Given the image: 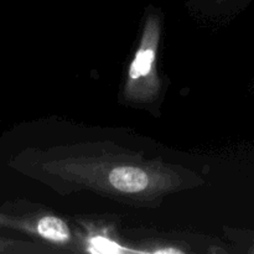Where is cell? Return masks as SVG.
Returning a JSON list of instances; mask_svg holds the SVG:
<instances>
[{"label":"cell","instance_id":"6da1fadb","mask_svg":"<svg viewBox=\"0 0 254 254\" xmlns=\"http://www.w3.org/2000/svg\"><path fill=\"white\" fill-rule=\"evenodd\" d=\"M49 168L56 190L89 189L136 203L155 201L188 184L178 169L104 144L54 148Z\"/></svg>","mask_w":254,"mask_h":254},{"label":"cell","instance_id":"7a4b0ae2","mask_svg":"<svg viewBox=\"0 0 254 254\" xmlns=\"http://www.w3.org/2000/svg\"><path fill=\"white\" fill-rule=\"evenodd\" d=\"M161 36V16L151 10L145 17L139 46L128 68L124 97L138 106L151 104L160 96L158 74V50Z\"/></svg>","mask_w":254,"mask_h":254},{"label":"cell","instance_id":"3957f363","mask_svg":"<svg viewBox=\"0 0 254 254\" xmlns=\"http://www.w3.org/2000/svg\"><path fill=\"white\" fill-rule=\"evenodd\" d=\"M250 252H251V253H254V242H253L252 247H251V248H250Z\"/></svg>","mask_w":254,"mask_h":254}]
</instances>
